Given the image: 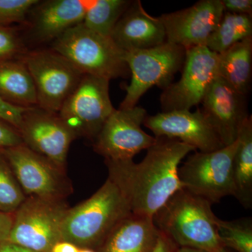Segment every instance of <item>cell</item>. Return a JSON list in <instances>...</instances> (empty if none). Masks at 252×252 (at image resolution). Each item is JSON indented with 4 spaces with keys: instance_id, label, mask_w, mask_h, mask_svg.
I'll use <instances>...</instances> for the list:
<instances>
[{
    "instance_id": "cell-1",
    "label": "cell",
    "mask_w": 252,
    "mask_h": 252,
    "mask_svg": "<svg viewBox=\"0 0 252 252\" xmlns=\"http://www.w3.org/2000/svg\"><path fill=\"white\" fill-rule=\"evenodd\" d=\"M139 163L131 160H105L108 178L125 197L131 212L153 217L176 192L183 189L178 170L182 160L196 152L175 139L158 137Z\"/></svg>"
},
{
    "instance_id": "cell-2",
    "label": "cell",
    "mask_w": 252,
    "mask_h": 252,
    "mask_svg": "<svg viewBox=\"0 0 252 252\" xmlns=\"http://www.w3.org/2000/svg\"><path fill=\"white\" fill-rule=\"evenodd\" d=\"M158 230L177 248H190L208 252L223 249L218 233V217L212 203L180 189L154 215Z\"/></svg>"
},
{
    "instance_id": "cell-3",
    "label": "cell",
    "mask_w": 252,
    "mask_h": 252,
    "mask_svg": "<svg viewBox=\"0 0 252 252\" xmlns=\"http://www.w3.org/2000/svg\"><path fill=\"white\" fill-rule=\"evenodd\" d=\"M130 213L125 197L107 178L92 196L69 207L63 220L61 239L79 249L97 251L114 227Z\"/></svg>"
},
{
    "instance_id": "cell-4",
    "label": "cell",
    "mask_w": 252,
    "mask_h": 252,
    "mask_svg": "<svg viewBox=\"0 0 252 252\" xmlns=\"http://www.w3.org/2000/svg\"><path fill=\"white\" fill-rule=\"evenodd\" d=\"M52 49L83 74L109 81L130 74L125 61V51L119 49L110 36L94 32L82 23L54 40Z\"/></svg>"
},
{
    "instance_id": "cell-5",
    "label": "cell",
    "mask_w": 252,
    "mask_h": 252,
    "mask_svg": "<svg viewBox=\"0 0 252 252\" xmlns=\"http://www.w3.org/2000/svg\"><path fill=\"white\" fill-rule=\"evenodd\" d=\"M185 56L186 49L167 42L152 49L125 52L131 81L126 87L119 109L133 108L154 86L164 89L172 84L176 73L183 67Z\"/></svg>"
},
{
    "instance_id": "cell-6",
    "label": "cell",
    "mask_w": 252,
    "mask_h": 252,
    "mask_svg": "<svg viewBox=\"0 0 252 252\" xmlns=\"http://www.w3.org/2000/svg\"><path fill=\"white\" fill-rule=\"evenodd\" d=\"M69 207L66 200L27 196L14 214L6 241L39 252H51L61 241V228Z\"/></svg>"
},
{
    "instance_id": "cell-7",
    "label": "cell",
    "mask_w": 252,
    "mask_h": 252,
    "mask_svg": "<svg viewBox=\"0 0 252 252\" xmlns=\"http://www.w3.org/2000/svg\"><path fill=\"white\" fill-rule=\"evenodd\" d=\"M238 144V138L218 150L189 156L178 170L183 189L212 204L234 195L233 164Z\"/></svg>"
},
{
    "instance_id": "cell-8",
    "label": "cell",
    "mask_w": 252,
    "mask_h": 252,
    "mask_svg": "<svg viewBox=\"0 0 252 252\" xmlns=\"http://www.w3.org/2000/svg\"><path fill=\"white\" fill-rule=\"evenodd\" d=\"M109 81L84 74L58 113L77 138L94 141L115 110L109 96Z\"/></svg>"
},
{
    "instance_id": "cell-9",
    "label": "cell",
    "mask_w": 252,
    "mask_h": 252,
    "mask_svg": "<svg viewBox=\"0 0 252 252\" xmlns=\"http://www.w3.org/2000/svg\"><path fill=\"white\" fill-rule=\"evenodd\" d=\"M1 152L26 196L66 200L73 193L65 169L24 144Z\"/></svg>"
},
{
    "instance_id": "cell-10",
    "label": "cell",
    "mask_w": 252,
    "mask_h": 252,
    "mask_svg": "<svg viewBox=\"0 0 252 252\" xmlns=\"http://www.w3.org/2000/svg\"><path fill=\"white\" fill-rule=\"evenodd\" d=\"M21 59L34 81L37 107L58 114L84 74L53 49L32 51Z\"/></svg>"
},
{
    "instance_id": "cell-11",
    "label": "cell",
    "mask_w": 252,
    "mask_h": 252,
    "mask_svg": "<svg viewBox=\"0 0 252 252\" xmlns=\"http://www.w3.org/2000/svg\"><path fill=\"white\" fill-rule=\"evenodd\" d=\"M219 54L207 46L186 50L180 80L170 84L160 94L162 112L190 111L201 104L212 82L219 77Z\"/></svg>"
},
{
    "instance_id": "cell-12",
    "label": "cell",
    "mask_w": 252,
    "mask_h": 252,
    "mask_svg": "<svg viewBox=\"0 0 252 252\" xmlns=\"http://www.w3.org/2000/svg\"><path fill=\"white\" fill-rule=\"evenodd\" d=\"M147 116L146 109L137 106L115 109L94 141V152L105 160H126L150 148L157 139L141 127Z\"/></svg>"
},
{
    "instance_id": "cell-13",
    "label": "cell",
    "mask_w": 252,
    "mask_h": 252,
    "mask_svg": "<svg viewBox=\"0 0 252 252\" xmlns=\"http://www.w3.org/2000/svg\"><path fill=\"white\" fill-rule=\"evenodd\" d=\"M18 130L26 147L65 169L69 147L77 137L57 113L37 106L26 109Z\"/></svg>"
},
{
    "instance_id": "cell-14",
    "label": "cell",
    "mask_w": 252,
    "mask_h": 252,
    "mask_svg": "<svg viewBox=\"0 0 252 252\" xmlns=\"http://www.w3.org/2000/svg\"><path fill=\"white\" fill-rule=\"evenodd\" d=\"M224 14L221 0H200L193 6L160 16L166 42L187 50L205 46Z\"/></svg>"
},
{
    "instance_id": "cell-15",
    "label": "cell",
    "mask_w": 252,
    "mask_h": 252,
    "mask_svg": "<svg viewBox=\"0 0 252 252\" xmlns=\"http://www.w3.org/2000/svg\"><path fill=\"white\" fill-rule=\"evenodd\" d=\"M143 124L157 138L175 139L200 152H213L224 147L200 109L194 112L172 111L147 115Z\"/></svg>"
},
{
    "instance_id": "cell-16",
    "label": "cell",
    "mask_w": 252,
    "mask_h": 252,
    "mask_svg": "<svg viewBox=\"0 0 252 252\" xmlns=\"http://www.w3.org/2000/svg\"><path fill=\"white\" fill-rule=\"evenodd\" d=\"M246 95L238 93L218 77L212 82L202 101V112L217 132L222 144H233L250 115Z\"/></svg>"
},
{
    "instance_id": "cell-17",
    "label": "cell",
    "mask_w": 252,
    "mask_h": 252,
    "mask_svg": "<svg viewBox=\"0 0 252 252\" xmlns=\"http://www.w3.org/2000/svg\"><path fill=\"white\" fill-rule=\"evenodd\" d=\"M109 36L125 52L152 49L166 42L161 20L149 14L140 0L132 1Z\"/></svg>"
},
{
    "instance_id": "cell-18",
    "label": "cell",
    "mask_w": 252,
    "mask_h": 252,
    "mask_svg": "<svg viewBox=\"0 0 252 252\" xmlns=\"http://www.w3.org/2000/svg\"><path fill=\"white\" fill-rule=\"evenodd\" d=\"M91 1L49 0L33 7L32 30L41 41L56 40L66 31L84 21Z\"/></svg>"
},
{
    "instance_id": "cell-19",
    "label": "cell",
    "mask_w": 252,
    "mask_h": 252,
    "mask_svg": "<svg viewBox=\"0 0 252 252\" xmlns=\"http://www.w3.org/2000/svg\"><path fill=\"white\" fill-rule=\"evenodd\" d=\"M160 231L152 217L131 212L111 230L97 252H153Z\"/></svg>"
},
{
    "instance_id": "cell-20",
    "label": "cell",
    "mask_w": 252,
    "mask_h": 252,
    "mask_svg": "<svg viewBox=\"0 0 252 252\" xmlns=\"http://www.w3.org/2000/svg\"><path fill=\"white\" fill-rule=\"evenodd\" d=\"M0 98L21 108L37 106L34 81L22 59L0 64Z\"/></svg>"
},
{
    "instance_id": "cell-21",
    "label": "cell",
    "mask_w": 252,
    "mask_h": 252,
    "mask_svg": "<svg viewBox=\"0 0 252 252\" xmlns=\"http://www.w3.org/2000/svg\"><path fill=\"white\" fill-rule=\"evenodd\" d=\"M219 77L235 91L247 95L252 72V37L239 41L219 54Z\"/></svg>"
},
{
    "instance_id": "cell-22",
    "label": "cell",
    "mask_w": 252,
    "mask_h": 252,
    "mask_svg": "<svg viewBox=\"0 0 252 252\" xmlns=\"http://www.w3.org/2000/svg\"><path fill=\"white\" fill-rule=\"evenodd\" d=\"M233 164L234 195L245 208L252 207V117L245 121L238 135Z\"/></svg>"
},
{
    "instance_id": "cell-23",
    "label": "cell",
    "mask_w": 252,
    "mask_h": 252,
    "mask_svg": "<svg viewBox=\"0 0 252 252\" xmlns=\"http://www.w3.org/2000/svg\"><path fill=\"white\" fill-rule=\"evenodd\" d=\"M249 37H252V16L224 12L205 46L212 52L220 54Z\"/></svg>"
},
{
    "instance_id": "cell-24",
    "label": "cell",
    "mask_w": 252,
    "mask_h": 252,
    "mask_svg": "<svg viewBox=\"0 0 252 252\" xmlns=\"http://www.w3.org/2000/svg\"><path fill=\"white\" fill-rule=\"evenodd\" d=\"M130 0L91 1L82 24L104 36H110L118 21L132 4Z\"/></svg>"
},
{
    "instance_id": "cell-25",
    "label": "cell",
    "mask_w": 252,
    "mask_h": 252,
    "mask_svg": "<svg viewBox=\"0 0 252 252\" xmlns=\"http://www.w3.org/2000/svg\"><path fill=\"white\" fill-rule=\"evenodd\" d=\"M218 233L223 248L237 252H252L251 219L218 220Z\"/></svg>"
},
{
    "instance_id": "cell-26",
    "label": "cell",
    "mask_w": 252,
    "mask_h": 252,
    "mask_svg": "<svg viewBox=\"0 0 252 252\" xmlns=\"http://www.w3.org/2000/svg\"><path fill=\"white\" fill-rule=\"evenodd\" d=\"M27 196L0 151V212L14 214Z\"/></svg>"
},
{
    "instance_id": "cell-27",
    "label": "cell",
    "mask_w": 252,
    "mask_h": 252,
    "mask_svg": "<svg viewBox=\"0 0 252 252\" xmlns=\"http://www.w3.org/2000/svg\"><path fill=\"white\" fill-rule=\"evenodd\" d=\"M37 0H0V26L22 22Z\"/></svg>"
},
{
    "instance_id": "cell-28",
    "label": "cell",
    "mask_w": 252,
    "mask_h": 252,
    "mask_svg": "<svg viewBox=\"0 0 252 252\" xmlns=\"http://www.w3.org/2000/svg\"><path fill=\"white\" fill-rule=\"evenodd\" d=\"M24 46L17 32L11 26H0V64L21 59Z\"/></svg>"
},
{
    "instance_id": "cell-29",
    "label": "cell",
    "mask_w": 252,
    "mask_h": 252,
    "mask_svg": "<svg viewBox=\"0 0 252 252\" xmlns=\"http://www.w3.org/2000/svg\"><path fill=\"white\" fill-rule=\"evenodd\" d=\"M23 144L22 138L17 129L0 119V151Z\"/></svg>"
},
{
    "instance_id": "cell-30",
    "label": "cell",
    "mask_w": 252,
    "mask_h": 252,
    "mask_svg": "<svg viewBox=\"0 0 252 252\" xmlns=\"http://www.w3.org/2000/svg\"><path fill=\"white\" fill-rule=\"evenodd\" d=\"M26 109L15 107L0 98V119L18 128L22 119L23 113Z\"/></svg>"
},
{
    "instance_id": "cell-31",
    "label": "cell",
    "mask_w": 252,
    "mask_h": 252,
    "mask_svg": "<svg viewBox=\"0 0 252 252\" xmlns=\"http://www.w3.org/2000/svg\"><path fill=\"white\" fill-rule=\"evenodd\" d=\"M224 12L252 16V0H221Z\"/></svg>"
},
{
    "instance_id": "cell-32",
    "label": "cell",
    "mask_w": 252,
    "mask_h": 252,
    "mask_svg": "<svg viewBox=\"0 0 252 252\" xmlns=\"http://www.w3.org/2000/svg\"><path fill=\"white\" fill-rule=\"evenodd\" d=\"M14 214L0 212V242L7 240L14 220Z\"/></svg>"
},
{
    "instance_id": "cell-33",
    "label": "cell",
    "mask_w": 252,
    "mask_h": 252,
    "mask_svg": "<svg viewBox=\"0 0 252 252\" xmlns=\"http://www.w3.org/2000/svg\"><path fill=\"white\" fill-rule=\"evenodd\" d=\"M177 247L170 239L160 232L156 248L153 252H175Z\"/></svg>"
},
{
    "instance_id": "cell-34",
    "label": "cell",
    "mask_w": 252,
    "mask_h": 252,
    "mask_svg": "<svg viewBox=\"0 0 252 252\" xmlns=\"http://www.w3.org/2000/svg\"><path fill=\"white\" fill-rule=\"evenodd\" d=\"M0 252H39L9 241L0 242Z\"/></svg>"
},
{
    "instance_id": "cell-35",
    "label": "cell",
    "mask_w": 252,
    "mask_h": 252,
    "mask_svg": "<svg viewBox=\"0 0 252 252\" xmlns=\"http://www.w3.org/2000/svg\"><path fill=\"white\" fill-rule=\"evenodd\" d=\"M80 249L69 242L61 240L54 245L51 252H79Z\"/></svg>"
},
{
    "instance_id": "cell-36",
    "label": "cell",
    "mask_w": 252,
    "mask_h": 252,
    "mask_svg": "<svg viewBox=\"0 0 252 252\" xmlns=\"http://www.w3.org/2000/svg\"><path fill=\"white\" fill-rule=\"evenodd\" d=\"M175 252H208L205 250L190 248H177Z\"/></svg>"
},
{
    "instance_id": "cell-37",
    "label": "cell",
    "mask_w": 252,
    "mask_h": 252,
    "mask_svg": "<svg viewBox=\"0 0 252 252\" xmlns=\"http://www.w3.org/2000/svg\"><path fill=\"white\" fill-rule=\"evenodd\" d=\"M79 252H97L95 250H91V249H80Z\"/></svg>"
},
{
    "instance_id": "cell-38",
    "label": "cell",
    "mask_w": 252,
    "mask_h": 252,
    "mask_svg": "<svg viewBox=\"0 0 252 252\" xmlns=\"http://www.w3.org/2000/svg\"><path fill=\"white\" fill-rule=\"evenodd\" d=\"M219 252H228V250H227V249L223 248V249H222V250H220V251Z\"/></svg>"
}]
</instances>
